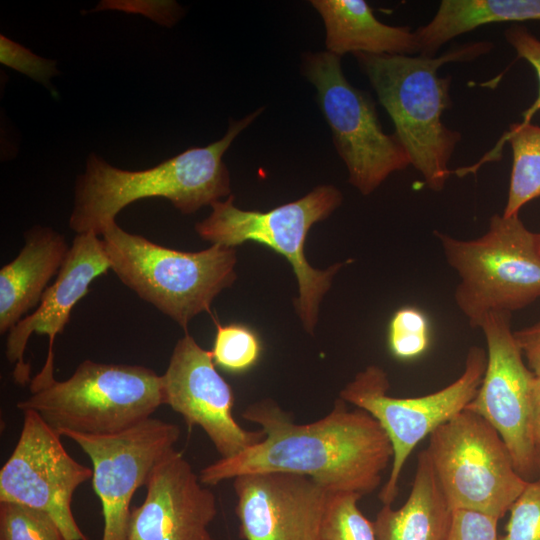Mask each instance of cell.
<instances>
[{"label":"cell","instance_id":"52a82bcc","mask_svg":"<svg viewBox=\"0 0 540 540\" xmlns=\"http://www.w3.org/2000/svg\"><path fill=\"white\" fill-rule=\"evenodd\" d=\"M161 375L141 365L81 362L66 380L19 401L60 435L70 431L107 435L126 430L161 406Z\"/></svg>","mask_w":540,"mask_h":540},{"label":"cell","instance_id":"7a4b0ae2","mask_svg":"<svg viewBox=\"0 0 540 540\" xmlns=\"http://www.w3.org/2000/svg\"><path fill=\"white\" fill-rule=\"evenodd\" d=\"M261 112L257 109L239 121H231L216 142L189 148L145 170L120 169L91 153L85 171L76 179L70 228L76 234L93 232L100 236L124 207L143 198H166L181 213L191 214L230 196V176L223 155Z\"/></svg>","mask_w":540,"mask_h":540},{"label":"cell","instance_id":"e0dca14e","mask_svg":"<svg viewBox=\"0 0 540 540\" xmlns=\"http://www.w3.org/2000/svg\"><path fill=\"white\" fill-rule=\"evenodd\" d=\"M141 505L131 511L129 540H214V493L174 449L152 470Z\"/></svg>","mask_w":540,"mask_h":540},{"label":"cell","instance_id":"d4e9b609","mask_svg":"<svg viewBox=\"0 0 540 540\" xmlns=\"http://www.w3.org/2000/svg\"><path fill=\"white\" fill-rule=\"evenodd\" d=\"M261 346L256 334L240 324L218 325L211 350L213 360L225 370L242 372L258 360Z\"/></svg>","mask_w":540,"mask_h":540},{"label":"cell","instance_id":"d6986e66","mask_svg":"<svg viewBox=\"0 0 540 540\" xmlns=\"http://www.w3.org/2000/svg\"><path fill=\"white\" fill-rule=\"evenodd\" d=\"M325 26L326 51L370 55L419 54L415 32L379 21L364 0H311Z\"/></svg>","mask_w":540,"mask_h":540},{"label":"cell","instance_id":"30bf717a","mask_svg":"<svg viewBox=\"0 0 540 540\" xmlns=\"http://www.w3.org/2000/svg\"><path fill=\"white\" fill-rule=\"evenodd\" d=\"M486 361L485 349L470 347L461 375L448 386L424 396L398 398L388 395L387 374L377 365L357 373L340 391L341 399L375 418L391 442V471L378 496L383 505H391L395 500L402 469L419 442L465 410L475 397Z\"/></svg>","mask_w":540,"mask_h":540},{"label":"cell","instance_id":"603a6c76","mask_svg":"<svg viewBox=\"0 0 540 540\" xmlns=\"http://www.w3.org/2000/svg\"><path fill=\"white\" fill-rule=\"evenodd\" d=\"M361 494L332 492L323 517L320 540H377L373 522L358 508Z\"/></svg>","mask_w":540,"mask_h":540},{"label":"cell","instance_id":"4dcf8cb0","mask_svg":"<svg viewBox=\"0 0 540 540\" xmlns=\"http://www.w3.org/2000/svg\"><path fill=\"white\" fill-rule=\"evenodd\" d=\"M104 9L142 13L168 27L174 25L182 13V8L174 1H101L93 11Z\"/></svg>","mask_w":540,"mask_h":540},{"label":"cell","instance_id":"8fae6325","mask_svg":"<svg viewBox=\"0 0 540 540\" xmlns=\"http://www.w3.org/2000/svg\"><path fill=\"white\" fill-rule=\"evenodd\" d=\"M111 269L103 241L93 232L76 234L54 282L45 290L36 309L8 332L6 358L14 364L15 383L29 384L35 393L52 384L54 341L69 321L76 303L89 285Z\"/></svg>","mask_w":540,"mask_h":540},{"label":"cell","instance_id":"4316f807","mask_svg":"<svg viewBox=\"0 0 540 540\" xmlns=\"http://www.w3.org/2000/svg\"><path fill=\"white\" fill-rule=\"evenodd\" d=\"M508 512L500 540H540V481H528Z\"/></svg>","mask_w":540,"mask_h":540},{"label":"cell","instance_id":"4fadbf2b","mask_svg":"<svg viewBox=\"0 0 540 540\" xmlns=\"http://www.w3.org/2000/svg\"><path fill=\"white\" fill-rule=\"evenodd\" d=\"M19 439L0 470V502L23 504L49 514L68 540H88L72 512L77 488L93 470L64 448L61 435L33 410L23 411Z\"/></svg>","mask_w":540,"mask_h":540},{"label":"cell","instance_id":"8992f818","mask_svg":"<svg viewBox=\"0 0 540 540\" xmlns=\"http://www.w3.org/2000/svg\"><path fill=\"white\" fill-rule=\"evenodd\" d=\"M342 199V193L336 187L322 185L296 201L260 212L236 207L234 197L230 195L224 201L212 203V212L196 223L195 230L212 245L234 248L254 241L283 255L298 281L296 310L305 329L312 333L320 302L344 263H336L326 270L313 268L304 254L305 239L310 228L329 217L341 205Z\"/></svg>","mask_w":540,"mask_h":540},{"label":"cell","instance_id":"44dd1931","mask_svg":"<svg viewBox=\"0 0 540 540\" xmlns=\"http://www.w3.org/2000/svg\"><path fill=\"white\" fill-rule=\"evenodd\" d=\"M540 21V0H442L434 17L415 35L419 55L435 57L453 38L483 25Z\"/></svg>","mask_w":540,"mask_h":540},{"label":"cell","instance_id":"5bb4252c","mask_svg":"<svg viewBox=\"0 0 540 540\" xmlns=\"http://www.w3.org/2000/svg\"><path fill=\"white\" fill-rule=\"evenodd\" d=\"M480 329L486 340V369L465 409L486 420L506 444L517 472L536 480L531 395L535 375L524 361L511 329V313L492 312Z\"/></svg>","mask_w":540,"mask_h":540},{"label":"cell","instance_id":"277c9868","mask_svg":"<svg viewBox=\"0 0 540 540\" xmlns=\"http://www.w3.org/2000/svg\"><path fill=\"white\" fill-rule=\"evenodd\" d=\"M111 270L140 298L173 319L185 332L199 313L236 279L234 248L217 244L183 252L123 230L116 221L101 234Z\"/></svg>","mask_w":540,"mask_h":540},{"label":"cell","instance_id":"ac0fdd59","mask_svg":"<svg viewBox=\"0 0 540 540\" xmlns=\"http://www.w3.org/2000/svg\"><path fill=\"white\" fill-rule=\"evenodd\" d=\"M70 246L50 227L34 226L25 233L19 254L0 270V333L10 331L35 306L57 276Z\"/></svg>","mask_w":540,"mask_h":540},{"label":"cell","instance_id":"e575fe53","mask_svg":"<svg viewBox=\"0 0 540 540\" xmlns=\"http://www.w3.org/2000/svg\"><path fill=\"white\" fill-rule=\"evenodd\" d=\"M538 239H539V247H540V234H538Z\"/></svg>","mask_w":540,"mask_h":540},{"label":"cell","instance_id":"9c48e42d","mask_svg":"<svg viewBox=\"0 0 540 540\" xmlns=\"http://www.w3.org/2000/svg\"><path fill=\"white\" fill-rule=\"evenodd\" d=\"M302 71L316 89L348 181L362 195L371 194L389 175L411 165L397 136L383 131L374 101L345 77L341 57L328 51L308 52Z\"/></svg>","mask_w":540,"mask_h":540},{"label":"cell","instance_id":"f546056e","mask_svg":"<svg viewBox=\"0 0 540 540\" xmlns=\"http://www.w3.org/2000/svg\"><path fill=\"white\" fill-rule=\"evenodd\" d=\"M504 36L515 50L517 57L527 61L534 69L538 80V96L533 104L523 112L522 123H530L534 114L540 110V40L526 27L512 25L506 29Z\"/></svg>","mask_w":540,"mask_h":540},{"label":"cell","instance_id":"f1b7e54d","mask_svg":"<svg viewBox=\"0 0 540 540\" xmlns=\"http://www.w3.org/2000/svg\"><path fill=\"white\" fill-rule=\"evenodd\" d=\"M498 521L497 518L479 511L452 510L445 540H500Z\"/></svg>","mask_w":540,"mask_h":540},{"label":"cell","instance_id":"3957f363","mask_svg":"<svg viewBox=\"0 0 540 540\" xmlns=\"http://www.w3.org/2000/svg\"><path fill=\"white\" fill-rule=\"evenodd\" d=\"M492 48L491 42L480 41L435 57L354 54L390 116L411 165L433 191H441L453 173L449 162L462 137L441 120L451 105V77H441L438 71L450 62L472 61Z\"/></svg>","mask_w":540,"mask_h":540},{"label":"cell","instance_id":"5b68a950","mask_svg":"<svg viewBox=\"0 0 540 540\" xmlns=\"http://www.w3.org/2000/svg\"><path fill=\"white\" fill-rule=\"evenodd\" d=\"M434 234L459 276L454 299L470 327L480 328L489 313H512L540 297L538 234L526 228L519 214H494L487 231L476 239Z\"/></svg>","mask_w":540,"mask_h":540},{"label":"cell","instance_id":"83f0119b","mask_svg":"<svg viewBox=\"0 0 540 540\" xmlns=\"http://www.w3.org/2000/svg\"><path fill=\"white\" fill-rule=\"evenodd\" d=\"M0 62L46 86L60 73L55 60L42 58L5 35L0 36Z\"/></svg>","mask_w":540,"mask_h":540},{"label":"cell","instance_id":"484cf974","mask_svg":"<svg viewBox=\"0 0 540 540\" xmlns=\"http://www.w3.org/2000/svg\"><path fill=\"white\" fill-rule=\"evenodd\" d=\"M430 343L427 316L416 307L398 309L388 329V344L392 354L401 360L414 359L423 354Z\"/></svg>","mask_w":540,"mask_h":540},{"label":"cell","instance_id":"7c38bea8","mask_svg":"<svg viewBox=\"0 0 540 540\" xmlns=\"http://www.w3.org/2000/svg\"><path fill=\"white\" fill-rule=\"evenodd\" d=\"M92 462V484L98 496L104 527L101 540H129L131 502L145 486L154 467L175 449L179 427L148 418L126 430L107 435L66 431Z\"/></svg>","mask_w":540,"mask_h":540},{"label":"cell","instance_id":"cb8c5ba5","mask_svg":"<svg viewBox=\"0 0 540 540\" xmlns=\"http://www.w3.org/2000/svg\"><path fill=\"white\" fill-rule=\"evenodd\" d=\"M0 540H68L46 512L14 502H0Z\"/></svg>","mask_w":540,"mask_h":540},{"label":"cell","instance_id":"9a60e30c","mask_svg":"<svg viewBox=\"0 0 540 540\" xmlns=\"http://www.w3.org/2000/svg\"><path fill=\"white\" fill-rule=\"evenodd\" d=\"M161 384L163 405L179 413L189 426H199L220 458L233 457L265 438L261 429L246 430L236 422L230 385L217 372L211 351L187 332L177 341Z\"/></svg>","mask_w":540,"mask_h":540},{"label":"cell","instance_id":"6da1fadb","mask_svg":"<svg viewBox=\"0 0 540 540\" xmlns=\"http://www.w3.org/2000/svg\"><path fill=\"white\" fill-rule=\"evenodd\" d=\"M242 417L258 424L265 438L201 469L204 485L247 473L287 472L309 476L331 492L363 496L378 488L392 462L391 442L377 420L360 408L348 410L341 398L326 416L306 424L295 423L270 399L248 406Z\"/></svg>","mask_w":540,"mask_h":540},{"label":"cell","instance_id":"2e32d148","mask_svg":"<svg viewBox=\"0 0 540 540\" xmlns=\"http://www.w3.org/2000/svg\"><path fill=\"white\" fill-rule=\"evenodd\" d=\"M235 513L244 540H320L331 491L309 476L257 472L236 476Z\"/></svg>","mask_w":540,"mask_h":540},{"label":"cell","instance_id":"ffe728a7","mask_svg":"<svg viewBox=\"0 0 540 540\" xmlns=\"http://www.w3.org/2000/svg\"><path fill=\"white\" fill-rule=\"evenodd\" d=\"M452 510L428 453L421 451L407 500L398 508L383 505L373 521L377 540H445Z\"/></svg>","mask_w":540,"mask_h":540},{"label":"cell","instance_id":"7402d4cb","mask_svg":"<svg viewBox=\"0 0 540 540\" xmlns=\"http://www.w3.org/2000/svg\"><path fill=\"white\" fill-rule=\"evenodd\" d=\"M509 143L512 149V169L508 197L502 215H518L520 209L540 197V126L530 123H514L504 133L496 148L490 151L472 168H460L463 176L475 171L486 161L500 158L501 147Z\"/></svg>","mask_w":540,"mask_h":540},{"label":"cell","instance_id":"836d02e7","mask_svg":"<svg viewBox=\"0 0 540 540\" xmlns=\"http://www.w3.org/2000/svg\"><path fill=\"white\" fill-rule=\"evenodd\" d=\"M536 479L540 481V442L535 443Z\"/></svg>","mask_w":540,"mask_h":540},{"label":"cell","instance_id":"1f68e13d","mask_svg":"<svg viewBox=\"0 0 540 540\" xmlns=\"http://www.w3.org/2000/svg\"><path fill=\"white\" fill-rule=\"evenodd\" d=\"M515 339L534 375H540V321L514 332Z\"/></svg>","mask_w":540,"mask_h":540},{"label":"cell","instance_id":"d6a6232c","mask_svg":"<svg viewBox=\"0 0 540 540\" xmlns=\"http://www.w3.org/2000/svg\"><path fill=\"white\" fill-rule=\"evenodd\" d=\"M531 419L535 443L540 442V375H535L532 385Z\"/></svg>","mask_w":540,"mask_h":540},{"label":"cell","instance_id":"ba28073f","mask_svg":"<svg viewBox=\"0 0 540 540\" xmlns=\"http://www.w3.org/2000/svg\"><path fill=\"white\" fill-rule=\"evenodd\" d=\"M426 451L451 510L479 511L499 520L528 483L498 432L467 409L430 434Z\"/></svg>","mask_w":540,"mask_h":540}]
</instances>
